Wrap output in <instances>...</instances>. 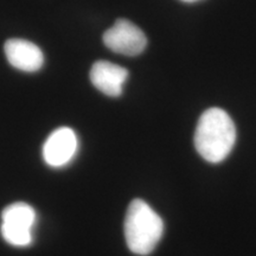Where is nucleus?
<instances>
[{"mask_svg": "<svg viewBox=\"0 0 256 256\" xmlns=\"http://www.w3.org/2000/svg\"><path fill=\"white\" fill-rule=\"evenodd\" d=\"M235 142V124L226 110L214 107L200 115L194 132V147L204 160L212 164L223 162Z\"/></svg>", "mask_w": 256, "mask_h": 256, "instance_id": "f257e3e1", "label": "nucleus"}, {"mask_svg": "<svg viewBox=\"0 0 256 256\" xmlns=\"http://www.w3.org/2000/svg\"><path fill=\"white\" fill-rule=\"evenodd\" d=\"M164 232L162 217L145 200H134L124 217V238L127 247L136 255H150Z\"/></svg>", "mask_w": 256, "mask_h": 256, "instance_id": "f03ea898", "label": "nucleus"}, {"mask_svg": "<svg viewBox=\"0 0 256 256\" xmlns=\"http://www.w3.org/2000/svg\"><path fill=\"white\" fill-rule=\"evenodd\" d=\"M104 43L113 52L124 56H138L145 50V34L132 22L121 18L104 34Z\"/></svg>", "mask_w": 256, "mask_h": 256, "instance_id": "7ed1b4c3", "label": "nucleus"}, {"mask_svg": "<svg viewBox=\"0 0 256 256\" xmlns=\"http://www.w3.org/2000/svg\"><path fill=\"white\" fill-rule=\"evenodd\" d=\"M78 136L72 128H57L44 142V162L51 168H63L72 162L78 152Z\"/></svg>", "mask_w": 256, "mask_h": 256, "instance_id": "20e7f679", "label": "nucleus"}, {"mask_svg": "<svg viewBox=\"0 0 256 256\" xmlns=\"http://www.w3.org/2000/svg\"><path fill=\"white\" fill-rule=\"evenodd\" d=\"M127 78L128 70L126 68L107 60H98L92 64L90 70L92 86L110 98H118L122 94Z\"/></svg>", "mask_w": 256, "mask_h": 256, "instance_id": "39448f33", "label": "nucleus"}, {"mask_svg": "<svg viewBox=\"0 0 256 256\" xmlns=\"http://www.w3.org/2000/svg\"><path fill=\"white\" fill-rule=\"evenodd\" d=\"M4 50L8 63L22 72H38L44 64L43 52L32 42L12 38L6 42Z\"/></svg>", "mask_w": 256, "mask_h": 256, "instance_id": "423d86ee", "label": "nucleus"}, {"mask_svg": "<svg viewBox=\"0 0 256 256\" xmlns=\"http://www.w3.org/2000/svg\"><path fill=\"white\" fill-rule=\"evenodd\" d=\"M36 218V211L31 206L24 203V202H17V203L10 204L8 206H6L2 210V223L30 230L34 228Z\"/></svg>", "mask_w": 256, "mask_h": 256, "instance_id": "0eeeda50", "label": "nucleus"}, {"mask_svg": "<svg viewBox=\"0 0 256 256\" xmlns=\"http://www.w3.org/2000/svg\"><path fill=\"white\" fill-rule=\"evenodd\" d=\"M2 235L6 242L14 247H28L32 243V230L20 226L2 223Z\"/></svg>", "mask_w": 256, "mask_h": 256, "instance_id": "6e6552de", "label": "nucleus"}, {"mask_svg": "<svg viewBox=\"0 0 256 256\" xmlns=\"http://www.w3.org/2000/svg\"><path fill=\"white\" fill-rule=\"evenodd\" d=\"M182 2H198V0H182Z\"/></svg>", "mask_w": 256, "mask_h": 256, "instance_id": "1a4fd4ad", "label": "nucleus"}]
</instances>
